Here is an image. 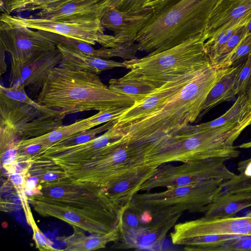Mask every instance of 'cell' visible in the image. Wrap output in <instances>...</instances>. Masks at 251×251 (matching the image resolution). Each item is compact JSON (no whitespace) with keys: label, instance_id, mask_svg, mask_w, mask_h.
Instances as JSON below:
<instances>
[{"label":"cell","instance_id":"cell-1","mask_svg":"<svg viewBox=\"0 0 251 251\" xmlns=\"http://www.w3.org/2000/svg\"><path fill=\"white\" fill-rule=\"evenodd\" d=\"M27 196L34 210L91 234H106L120 227L124 207L108 196L104 188L67 178L40 184Z\"/></svg>","mask_w":251,"mask_h":251},{"label":"cell","instance_id":"cell-40","mask_svg":"<svg viewBox=\"0 0 251 251\" xmlns=\"http://www.w3.org/2000/svg\"><path fill=\"white\" fill-rule=\"evenodd\" d=\"M180 0H148L144 7L151 8L153 13L159 12Z\"/></svg>","mask_w":251,"mask_h":251},{"label":"cell","instance_id":"cell-20","mask_svg":"<svg viewBox=\"0 0 251 251\" xmlns=\"http://www.w3.org/2000/svg\"><path fill=\"white\" fill-rule=\"evenodd\" d=\"M156 168L146 166L119 177L104 188L108 196L122 207L129 205L141 191L143 184L154 174Z\"/></svg>","mask_w":251,"mask_h":251},{"label":"cell","instance_id":"cell-17","mask_svg":"<svg viewBox=\"0 0 251 251\" xmlns=\"http://www.w3.org/2000/svg\"><path fill=\"white\" fill-rule=\"evenodd\" d=\"M251 19V0H217L204 32L207 40Z\"/></svg>","mask_w":251,"mask_h":251},{"label":"cell","instance_id":"cell-10","mask_svg":"<svg viewBox=\"0 0 251 251\" xmlns=\"http://www.w3.org/2000/svg\"><path fill=\"white\" fill-rule=\"evenodd\" d=\"M228 160L224 158H212L183 162L178 165L168 163L161 165L143 184L140 191L150 192L157 187L189 185L207 180H230L237 175L226 165Z\"/></svg>","mask_w":251,"mask_h":251},{"label":"cell","instance_id":"cell-19","mask_svg":"<svg viewBox=\"0 0 251 251\" xmlns=\"http://www.w3.org/2000/svg\"><path fill=\"white\" fill-rule=\"evenodd\" d=\"M108 9L105 0H78L55 9L39 10L33 16L58 21L100 20Z\"/></svg>","mask_w":251,"mask_h":251},{"label":"cell","instance_id":"cell-38","mask_svg":"<svg viewBox=\"0 0 251 251\" xmlns=\"http://www.w3.org/2000/svg\"><path fill=\"white\" fill-rule=\"evenodd\" d=\"M35 0H5L3 12L8 14L19 13L25 5Z\"/></svg>","mask_w":251,"mask_h":251},{"label":"cell","instance_id":"cell-11","mask_svg":"<svg viewBox=\"0 0 251 251\" xmlns=\"http://www.w3.org/2000/svg\"><path fill=\"white\" fill-rule=\"evenodd\" d=\"M153 215V219L146 222L141 219L139 209L131 203L124 207L116 247L142 249L160 246L180 215Z\"/></svg>","mask_w":251,"mask_h":251},{"label":"cell","instance_id":"cell-42","mask_svg":"<svg viewBox=\"0 0 251 251\" xmlns=\"http://www.w3.org/2000/svg\"><path fill=\"white\" fill-rule=\"evenodd\" d=\"M247 100L244 107L245 110L243 116L248 112V111L251 108V88L249 92L247 94Z\"/></svg>","mask_w":251,"mask_h":251},{"label":"cell","instance_id":"cell-23","mask_svg":"<svg viewBox=\"0 0 251 251\" xmlns=\"http://www.w3.org/2000/svg\"><path fill=\"white\" fill-rule=\"evenodd\" d=\"M73 234L62 238L68 251H89L105 248L111 242H115L119 237L120 228L106 234H92L87 236L82 230L77 227H73Z\"/></svg>","mask_w":251,"mask_h":251},{"label":"cell","instance_id":"cell-16","mask_svg":"<svg viewBox=\"0 0 251 251\" xmlns=\"http://www.w3.org/2000/svg\"><path fill=\"white\" fill-rule=\"evenodd\" d=\"M58 48L20 65H11L10 86L23 85L31 91L41 89L50 71L61 62Z\"/></svg>","mask_w":251,"mask_h":251},{"label":"cell","instance_id":"cell-34","mask_svg":"<svg viewBox=\"0 0 251 251\" xmlns=\"http://www.w3.org/2000/svg\"><path fill=\"white\" fill-rule=\"evenodd\" d=\"M49 32V31H48ZM50 36L58 44L79 50L85 53L98 57V49L84 42L49 32Z\"/></svg>","mask_w":251,"mask_h":251},{"label":"cell","instance_id":"cell-9","mask_svg":"<svg viewBox=\"0 0 251 251\" xmlns=\"http://www.w3.org/2000/svg\"><path fill=\"white\" fill-rule=\"evenodd\" d=\"M0 124L17 131L21 141L38 137L62 126L61 111L31 100L23 85L0 86Z\"/></svg>","mask_w":251,"mask_h":251},{"label":"cell","instance_id":"cell-39","mask_svg":"<svg viewBox=\"0 0 251 251\" xmlns=\"http://www.w3.org/2000/svg\"><path fill=\"white\" fill-rule=\"evenodd\" d=\"M1 165L5 170L17 162L18 159V150L15 147L8 149L0 155Z\"/></svg>","mask_w":251,"mask_h":251},{"label":"cell","instance_id":"cell-28","mask_svg":"<svg viewBox=\"0 0 251 251\" xmlns=\"http://www.w3.org/2000/svg\"><path fill=\"white\" fill-rule=\"evenodd\" d=\"M109 88L116 92L133 97L135 100L150 93L155 89L136 82L119 78H112L109 81Z\"/></svg>","mask_w":251,"mask_h":251},{"label":"cell","instance_id":"cell-41","mask_svg":"<svg viewBox=\"0 0 251 251\" xmlns=\"http://www.w3.org/2000/svg\"><path fill=\"white\" fill-rule=\"evenodd\" d=\"M5 50L0 46V75L5 73L6 71L7 65L5 61Z\"/></svg>","mask_w":251,"mask_h":251},{"label":"cell","instance_id":"cell-35","mask_svg":"<svg viewBox=\"0 0 251 251\" xmlns=\"http://www.w3.org/2000/svg\"><path fill=\"white\" fill-rule=\"evenodd\" d=\"M28 224L31 227L33 231V239L35 243L36 248L41 251H54L60 250L53 248L50 241L44 236L34 221L32 214L26 219Z\"/></svg>","mask_w":251,"mask_h":251},{"label":"cell","instance_id":"cell-44","mask_svg":"<svg viewBox=\"0 0 251 251\" xmlns=\"http://www.w3.org/2000/svg\"><path fill=\"white\" fill-rule=\"evenodd\" d=\"M248 28V34H251V19L248 24L247 25Z\"/></svg>","mask_w":251,"mask_h":251},{"label":"cell","instance_id":"cell-36","mask_svg":"<svg viewBox=\"0 0 251 251\" xmlns=\"http://www.w3.org/2000/svg\"><path fill=\"white\" fill-rule=\"evenodd\" d=\"M148 0H106L109 8L115 7L122 11H135L144 7Z\"/></svg>","mask_w":251,"mask_h":251},{"label":"cell","instance_id":"cell-25","mask_svg":"<svg viewBox=\"0 0 251 251\" xmlns=\"http://www.w3.org/2000/svg\"><path fill=\"white\" fill-rule=\"evenodd\" d=\"M95 127L94 118L92 116L86 119L76 121L67 126L62 125L43 135L22 140L18 143L17 147L39 144L47 149L55 143L72 135Z\"/></svg>","mask_w":251,"mask_h":251},{"label":"cell","instance_id":"cell-30","mask_svg":"<svg viewBox=\"0 0 251 251\" xmlns=\"http://www.w3.org/2000/svg\"><path fill=\"white\" fill-rule=\"evenodd\" d=\"M247 25L238 29L220 49L211 61L214 67L216 68L219 64L225 60L233 52L240 42L248 35Z\"/></svg>","mask_w":251,"mask_h":251},{"label":"cell","instance_id":"cell-7","mask_svg":"<svg viewBox=\"0 0 251 251\" xmlns=\"http://www.w3.org/2000/svg\"><path fill=\"white\" fill-rule=\"evenodd\" d=\"M146 166L140 148L122 138L89 160L58 166L73 182H87L106 188L122 176Z\"/></svg>","mask_w":251,"mask_h":251},{"label":"cell","instance_id":"cell-3","mask_svg":"<svg viewBox=\"0 0 251 251\" xmlns=\"http://www.w3.org/2000/svg\"><path fill=\"white\" fill-rule=\"evenodd\" d=\"M136 99L111 90L98 75L58 65L50 72L36 101L60 110L64 117L89 110L129 108Z\"/></svg>","mask_w":251,"mask_h":251},{"label":"cell","instance_id":"cell-33","mask_svg":"<svg viewBox=\"0 0 251 251\" xmlns=\"http://www.w3.org/2000/svg\"><path fill=\"white\" fill-rule=\"evenodd\" d=\"M251 192V177L240 173L227 181L219 196H227L236 193Z\"/></svg>","mask_w":251,"mask_h":251},{"label":"cell","instance_id":"cell-31","mask_svg":"<svg viewBox=\"0 0 251 251\" xmlns=\"http://www.w3.org/2000/svg\"><path fill=\"white\" fill-rule=\"evenodd\" d=\"M251 54V34H248L238 44L233 52L216 68L225 69L232 67L237 62L246 58Z\"/></svg>","mask_w":251,"mask_h":251},{"label":"cell","instance_id":"cell-37","mask_svg":"<svg viewBox=\"0 0 251 251\" xmlns=\"http://www.w3.org/2000/svg\"><path fill=\"white\" fill-rule=\"evenodd\" d=\"M251 126V108L243 116L238 124L228 132L229 139L233 143L238 138L242 132Z\"/></svg>","mask_w":251,"mask_h":251},{"label":"cell","instance_id":"cell-43","mask_svg":"<svg viewBox=\"0 0 251 251\" xmlns=\"http://www.w3.org/2000/svg\"><path fill=\"white\" fill-rule=\"evenodd\" d=\"M239 148L242 149H249L251 148V141L244 143L238 146Z\"/></svg>","mask_w":251,"mask_h":251},{"label":"cell","instance_id":"cell-24","mask_svg":"<svg viewBox=\"0 0 251 251\" xmlns=\"http://www.w3.org/2000/svg\"><path fill=\"white\" fill-rule=\"evenodd\" d=\"M247 100V94L239 95L231 107L217 119L199 125H188L180 130L188 133H199L226 126H236L243 116Z\"/></svg>","mask_w":251,"mask_h":251},{"label":"cell","instance_id":"cell-2","mask_svg":"<svg viewBox=\"0 0 251 251\" xmlns=\"http://www.w3.org/2000/svg\"><path fill=\"white\" fill-rule=\"evenodd\" d=\"M233 68L217 69L211 64L154 111L119 128L114 127L122 133L124 142L140 147L176 134L196 121L211 90Z\"/></svg>","mask_w":251,"mask_h":251},{"label":"cell","instance_id":"cell-18","mask_svg":"<svg viewBox=\"0 0 251 251\" xmlns=\"http://www.w3.org/2000/svg\"><path fill=\"white\" fill-rule=\"evenodd\" d=\"M153 13L147 7L135 11H122L111 7L103 14L100 22L104 28L113 31L114 35L136 42L137 34Z\"/></svg>","mask_w":251,"mask_h":251},{"label":"cell","instance_id":"cell-27","mask_svg":"<svg viewBox=\"0 0 251 251\" xmlns=\"http://www.w3.org/2000/svg\"><path fill=\"white\" fill-rule=\"evenodd\" d=\"M26 175L36 177L39 185L66 178V174L58 166L42 158L34 161Z\"/></svg>","mask_w":251,"mask_h":251},{"label":"cell","instance_id":"cell-14","mask_svg":"<svg viewBox=\"0 0 251 251\" xmlns=\"http://www.w3.org/2000/svg\"><path fill=\"white\" fill-rule=\"evenodd\" d=\"M209 235L251 236V216L220 219L204 216L176 224L170 233L172 243L177 245L188 238Z\"/></svg>","mask_w":251,"mask_h":251},{"label":"cell","instance_id":"cell-32","mask_svg":"<svg viewBox=\"0 0 251 251\" xmlns=\"http://www.w3.org/2000/svg\"><path fill=\"white\" fill-rule=\"evenodd\" d=\"M251 88V54L242 65L234 83L237 96L247 94Z\"/></svg>","mask_w":251,"mask_h":251},{"label":"cell","instance_id":"cell-5","mask_svg":"<svg viewBox=\"0 0 251 251\" xmlns=\"http://www.w3.org/2000/svg\"><path fill=\"white\" fill-rule=\"evenodd\" d=\"M206 40L204 32L160 52L125 60L130 71L121 78L156 89L174 77L201 69L211 64L204 48Z\"/></svg>","mask_w":251,"mask_h":251},{"label":"cell","instance_id":"cell-45","mask_svg":"<svg viewBox=\"0 0 251 251\" xmlns=\"http://www.w3.org/2000/svg\"><path fill=\"white\" fill-rule=\"evenodd\" d=\"M248 215L251 216V211H250L249 213L248 214Z\"/></svg>","mask_w":251,"mask_h":251},{"label":"cell","instance_id":"cell-46","mask_svg":"<svg viewBox=\"0 0 251 251\" xmlns=\"http://www.w3.org/2000/svg\"><path fill=\"white\" fill-rule=\"evenodd\" d=\"M249 159L251 160V158H249Z\"/></svg>","mask_w":251,"mask_h":251},{"label":"cell","instance_id":"cell-22","mask_svg":"<svg viewBox=\"0 0 251 251\" xmlns=\"http://www.w3.org/2000/svg\"><path fill=\"white\" fill-rule=\"evenodd\" d=\"M240 61L241 60L235 63L236 65H234L233 69L224 75L211 90L196 120L197 122L218 104L224 101L236 100L237 95L234 89V83L238 74L245 61V60L241 63Z\"/></svg>","mask_w":251,"mask_h":251},{"label":"cell","instance_id":"cell-21","mask_svg":"<svg viewBox=\"0 0 251 251\" xmlns=\"http://www.w3.org/2000/svg\"><path fill=\"white\" fill-rule=\"evenodd\" d=\"M57 48L62 54L61 62L59 65L71 69L98 75L102 71L114 68H126L124 62L95 57L61 44H58Z\"/></svg>","mask_w":251,"mask_h":251},{"label":"cell","instance_id":"cell-13","mask_svg":"<svg viewBox=\"0 0 251 251\" xmlns=\"http://www.w3.org/2000/svg\"><path fill=\"white\" fill-rule=\"evenodd\" d=\"M1 15L10 21L31 29L49 31L84 42L91 45L99 44L102 48H111L113 35L105 34L100 20L89 21H58L35 17L12 16L6 13Z\"/></svg>","mask_w":251,"mask_h":251},{"label":"cell","instance_id":"cell-12","mask_svg":"<svg viewBox=\"0 0 251 251\" xmlns=\"http://www.w3.org/2000/svg\"><path fill=\"white\" fill-rule=\"evenodd\" d=\"M57 45L49 32L30 28L0 16V46L10 54L11 65L25 64L56 49Z\"/></svg>","mask_w":251,"mask_h":251},{"label":"cell","instance_id":"cell-8","mask_svg":"<svg viewBox=\"0 0 251 251\" xmlns=\"http://www.w3.org/2000/svg\"><path fill=\"white\" fill-rule=\"evenodd\" d=\"M228 180H207L191 185L168 188L159 192L137 193L130 203L156 215L181 216L184 212L205 213Z\"/></svg>","mask_w":251,"mask_h":251},{"label":"cell","instance_id":"cell-26","mask_svg":"<svg viewBox=\"0 0 251 251\" xmlns=\"http://www.w3.org/2000/svg\"><path fill=\"white\" fill-rule=\"evenodd\" d=\"M251 207V192L221 196L205 213L208 218L233 217L240 211Z\"/></svg>","mask_w":251,"mask_h":251},{"label":"cell","instance_id":"cell-6","mask_svg":"<svg viewBox=\"0 0 251 251\" xmlns=\"http://www.w3.org/2000/svg\"><path fill=\"white\" fill-rule=\"evenodd\" d=\"M235 126H226L199 133L180 130L176 134L161 138L145 149L146 163L157 168L170 162L196 161L212 158L230 160L240 151L229 139L227 133Z\"/></svg>","mask_w":251,"mask_h":251},{"label":"cell","instance_id":"cell-15","mask_svg":"<svg viewBox=\"0 0 251 251\" xmlns=\"http://www.w3.org/2000/svg\"><path fill=\"white\" fill-rule=\"evenodd\" d=\"M203 68L174 77L141 99L135 100L132 106L116 119L114 127L119 128L154 111L180 91Z\"/></svg>","mask_w":251,"mask_h":251},{"label":"cell","instance_id":"cell-29","mask_svg":"<svg viewBox=\"0 0 251 251\" xmlns=\"http://www.w3.org/2000/svg\"><path fill=\"white\" fill-rule=\"evenodd\" d=\"M116 122V119L111 120L100 126L86 129L77 133L71 136L59 141L50 147H67L81 144L88 142L96 137V135L102 132L106 131L112 127Z\"/></svg>","mask_w":251,"mask_h":251},{"label":"cell","instance_id":"cell-4","mask_svg":"<svg viewBox=\"0 0 251 251\" xmlns=\"http://www.w3.org/2000/svg\"><path fill=\"white\" fill-rule=\"evenodd\" d=\"M217 0H180L153 13L136 36L139 51L156 53L204 33Z\"/></svg>","mask_w":251,"mask_h":251}]
</instances>
